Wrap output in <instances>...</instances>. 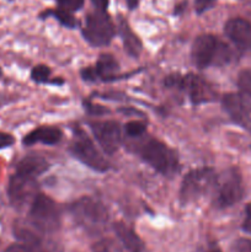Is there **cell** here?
I'll list each match as a JSON object with an SVG mask.
<instances>
[{
	"instance_id": "obj_19",
	"label": "cell",
	"mask_w": 251,
	"mask_h": 252,
	"mask_svg": "<svg viewBox=\"0 0 251 252\" xmlns=\"http://www.w3.org/2000/svg\"><path fill=\"white\" fill-rule=\"evenodd\" d=\"M48 16H53L54 19L58 20L63 26L68 27V29H74V27L78 25V21H76L75 17L71 15V12L66 11V10L61 9H54V10H47V11L42 12L41 17L44 19V17H48Z\"/></svg>"
},
{
	"instance_id": "obj_6",
	"label": "cell",
	"mask_w": 251,
	"mask_h": 252,
	"mask_svg": "<svg viewBox=\"0 0 251 252\" xmlns=\"http://www.w3.org/2000/svg\"><path fill=\"white\" fill-rule=\"evenodd\" d=\"M116 34V27L107 10L94 9L89 12L83 27V36L91 46H107Z\"/></svg>"
},
{
	"instance_id": "obj_13",
	"label": "cell",
	"mask_w": 251,
	"mask_h": 252,
	"mask_svg": "<svg viewBox=\"0 0 251 252\" xmlns=\"http://www.w3.org/2000/svg\"><path fill=\"white\" fill-rule=\"evenodd\" d=\"M120 65L111 54H102L93 68L81 70V76L86 81H113L120 79Z\"/></svg>"
},
{
	"instance_id": "obj_28",
	"label": "cell",
	"mask_w": 251,
	"mask_h": 252,
	"mask_svg": "<svg viewBox=\"0 0 251 252\" xmlns=\"http://www.w3.org/2000/svg\"><path fill=\"white\" fill-rule=\"evenodd\" d=\"M216 0H196L194 2V9H196L197 14H203L207 10L211 9L213 6Z\"/></svg>"
},
{
	"instance_id": "obj_22",
	"label": "cell",
	"mask_w": 251,
	"mask_h": 252,
	"mask_svg": "<svg viewBox=\"0 0 251 252\" xmlns=\"http://www.w3.org/2000/svg\"><path fill=\"white\" fill-rule=\"evenodd\" d=\"M238 86L244 96L251 98V69H244L239 73Z\"/></svg>"
},
{
	"instance_id": "obj_20",
	"label": "cell",
	"mask_w": 251,
	"mask_h": 252,
	"mask_svg": "<svg viewBox=\"0 0 251 252\" xmlns=\"http://www.w3.org/2000/svg\"><path fill=\"white\" fill-rule=\"evenodd\" d=\"M93 252H126V249L112 239H102L94 244Z\"/></svg>"
},
{
	"instance_id": "obj_15",
	"label": "cell",
	"mask_w": 251,
	"mask_h": 252,
	"mask_svg": "<svg viewBox=\"0 0 251 252\" xmlns=\"http://www.w3.org/2000/svg\"><path fill=\"white\" fill-rule=\"evenodd\" d=\"M113 230H115L116 236L118 238L120 243L122 244L123 248L127 252H145V245L142 239L137 235L132 228L126 225L125 223L113 224Z\"/></svg>"
},
{
	"instance_id": "obj_11",
	"label": "cell",
	"mask_w": 251,
	"mask_h": 252,
	"mask_svg": "<svg viewBox=\"0 0 251 252\" xmlns=\"http://www.w3.org/2000/svg\"><path fill=\"white\" fill-rule=\"evenodd\" d=\"M223 108L229 117L238 126L251 133V102L243 94H226L224 95Z\"/></svg>"
},
{
	"instance_id": "obj_4",
	"label": "cell",
	"mask_w": 251,
	"mask_h": 252,
	"mask_svg": "<svg viewBox=\"0 0 251 252\" xmlns=\"http://www.w3.org/2000/svg\"><path fill=\"white\" fill-rule=\"evenodd\" d=\"M213 189V202L218 208H228L238 203L244 194L240 171L235 167H230L220 175H217Z\"/></svg>"
},
{
	"instance_id": "obj_12",
	"label": "cell",
	"mask_w": 251,
	"mask_h": 252,
	"mask_svg": "<svg viewBox=\"0 0 251 252\" xmlns=\"http://www.w3.org/2000/svg\"><path fill=\"white\" fill-rule=\"evenodd\" d=\"M37 189V179L27 175L15 174L10 177L9 187H7V194L15 206H22L29 198H34Z\"/></svg>"
},
{
	"instance_id": "obj_9",
	"label": "cell",
	"mask_w": 251,
	"mask_h": 252,
	"mask_svg": "<svg viewBox=\"0 0 251 252\" xmlns=\"http://www.w3.org/2000/svg\"><path fill=\"white\" fill-rule=\"evenodd\" d=\"M165 85L167 88H175L185 91L188 95L189 100L194 105L209 102L213 100L214 93L211 85L204 79L198 75L187 74V75H171L165 79Z\"/></svg>"
},
{
	"instance_id": "obj_26",
	"label": "cell",
	"mask_w": 251,
	"mask_h": 252,
	"mask_svg": "<svg viewBox=\"0 0 251 252\" xmlns=\"http://www.w3.org/2000/svg\"><path fill=\"white\" fill-rule=\"evenodd\" d=\"M231 252H251V240L245 238L238 239L231 245Z\"/></svg>"
},
{
	"instance_id": "obj_35",
	"label": "cell",
	"mask_w": 251,
	"mask_h": 252,
	"mask_svg": "<svg viewBox=\"0 0 251 252\" xmlns=\"http://www.w3.org/2000/svg\"><path fill=\"white\" fill-rule=\"evenodd\" d=\"M0 105H1V102H0Z\"/></svg>"
},
{
	"instance_id": "obj_16",
	"label": "cell",
	"mask_w": 251,
	"mask_h": 252,
	"mask_svg": "<svg viewBox=\"0 0 251 252\" xmlns=\"http://www.w3.org/2000/svg\"><path fill=\"white\" fill-rule=\"evenodd\" d=\"M118 27V33H120L121 39H122L123 47H125V51L129 54L133 58H138L142 53L143 44L142 41L139 39V37L132 31L130 26L128 25V22L123 19L122 16L118 17L117 22Z\"/></svg>"
},
{
	"instance_id": "obj_2",
	"label": "cell",
	"mask_w": 251,
	"mask_h": 252,
	"mask_svg": "<svg viewBox=\"0 0 251 252\" xmlns=\"http://www.w3.org/2000/svg\"><path fill=\"white\" fill-rule=\"evenodd\" d=\"M192 62L199 69L212 64H225L230 61V49L213 34H201L194 39L191 51Z\"/></svg>"
},
{
	"instance_id": "obj_1",
	"label": "cell",
	"mask_w": 251,
	"mask_h": 252,
	"mask_svg": "<svg viewBox=\"0 0 251 252\" xmlns=\"http://www.w3.org/2000/svg\"><path fill=\"white\" fill-rule=\"evenodd\" d=\"M137 154L162 176L170 177L180 170V161L176 152L155 138H147L135 147Z\"/></svg>"
},
{
	"instance_id": "obj_25",
	"label": "cell",
	"mask_w": 251,
	"mask_h": 252,
	"mask_svg": "<svg viewBox=\"0 0 251 252\" xmlns=\"http://www.w3.org/2000/svg\"><path fill=\"white\" fill-rule=\"evenodd\" d=\"M84 108H85L86 112L91 116H101V115H105V113L110 112V110L103 106L97 105V103H93L90 100H84L83 102Z\"/></svg>"
},
{
	"instance_id": "obj_5",
	"label": "cell",
	"mask_w": 251,
	"mask_h": 252,
	"mask_svg": "<svg viewBox=\"0 0 251 252\" xmlns=\"http://www.w3.org/2000/svg\"><path fill=\"white\" fill-rule=\"evenodd\" d=\"M216 172L212 167H199L191 170L184 177L180 187V199L184 204L197 201L213 189Z\"/></svg>"
},
{
	"instance_id": "obj_34",
	"label": "cell",
	"mask_w": 251,
	"mask_h": 252,
	"mask_svg": "<svg viewBox=\"0 0 251 252\" xmlns=\"http://www.w3.org/2000/svg\"><path fill=\"white\" fill-rule=\"evenodd\" d=\"M1 76H2V70H1V68H0V79H1Z\"/></svg>"
},
{
	"instance_id": "obj_8",
	"label": "cell",
	"mask_w": 251,
	"mask_h": 252,
	"mask_svg": "<svg viewBox=\"0 0 251 252\" xmlns=\"http://www.w3.org/2000/svg\"><path fill=\"white\" fill-rule=\"evenodd\" d=\"M70 213L75 221L88 230H97L108 220L106 207L97 199L83 197L70 206Z\"/></svg>"
},
{
	"instance_id": "obj_29",
	"label": "cell",
	"mask_w": 251,
	"mask_h": 252,
	"mask_svg": "<svg viewBox=\"0 0 251 252\" xmlns=\"http://www.w3.org/2000/svg\"><path fill=\"white\" fill-rule=\"evenodd\" d=\"M15 138L12 137L9 133H2L0 132V149H5L11 145H14Z\"/></svg>"
},
{
	"instance_id": "obj_17",
	"label": "cell",
	"mask_w": 251,
	"mask_h": 252,
	"mask_svg": "<svg viewBox=\"0 0 251 252\" xmlns=\"http://www.w3.org/2000/svg\"><path fill=\"white\" fill-rule=\"evenodd\" d=\"M63 133L57 127H39L25 135V145H33L37 143H42L44 145H54L61 142Z\"/></svg>"
},
{
	"instance_id": "obj_3",
	"label": "cell",
	"mask_w": 251,
	"mask_h": 252,
	"mask_svg": "<svg viewBox=\"0 0 251 252\" xmlns=\"http://www.w3.org/2000/svg\"><path fill=\"white\" fill-rule=\"evenodd\" d=\"M29 220L41 233H56L61 228V211L58 204L46 194H36L30 207Z\"/></svg>"
},
{
	"instance_id": "obj_7",
	"label": "cell",
	"mask_w": 251,
	"mask_h": 252,
	"mask_svg": "<svg viewBox=\"0 0 251 252\" xmlns=\"http://www.w3.org/2000/svg\"><path fill=\"white\" fill-rule=\"evenodd\" d=\"M69 152L79 161L95 171L106 172L110 169V162L98 152L93 140L80 128H75L74 130V138L69 147Z\"/></svg>"
},
{
	"instance_id": "obj_23",
	"label": "cell",
	"mask_w": 251,
	"mask_h": 252,
	"mask_svg": "<svg viewBox=\"0 0 251 252\" xmlns=\"http://www.w3.org/2000/svg\"><path fill=\"white\" fill-rule=\"evenodd\" d=\"M145 130H147V125L144 122H140V121H132L125 126L126 134L132 138L142 137Z\"/></svg>"
},
{
	"instance_id": "obj_24",
	"label": "cell",
	"mask_w": 251,
	"mask_h": 252,
	"mask_svg": "<svg viewBox=\"0 0 251 252\" xmlns=\"http://www.w3.org/2000/svg\"><path fill=\"white\" fill-rule=\"evenodd\" d=\"M85 0H57V4L61 9L69 12H75L84 6Z\"/></svg>"
},
{
	"instance_id": "obj_32",
	"label": "cell",
	"mask_w": 251,
	"mask_h": 252,
	"mask_svg": "<svg viewBox=\"0 0 251 252\" xmlns=\"http://www.w3.org/2000/svg\"><path fill=\"white\" fill-rule=\"evenodd\" d=\"M126 2H127L128 7H129L130 10L135 9V7L138 6V0H125Z\"/></svg>"
},
{
	"instance_id": "obj_27",
	"label": "cell",
	"mask_w": 251,
	"mask_h": 252,
	"mask_svg": "<svg viewBox=\"0 0 251 252\" xmlns=\"http://www.w3.org/2000/svg\"><path fill=\"white\" fill-rule=\"evenodd\" d=\"M5 252H42L36 246L27 245V244H14V245L9 246Z\"/></svg>"
},
{
	"instance_id": "obj_18",
	"label": "cell",
	"mask_w": 251,
	"mask_h": 252,
	"mask_svg": "<svg viewBox=\"0 0 251 252\" xmlns=\"http://www.w3.org/2000/svg\"><path fill=\"white\" fill-rule=\"evenodd\" d=\"M48 169V161L39 155H27L24 159L20 160L16 165V172L34 177V179L41 176Z\"/></svg>"
},
{
	"instance_id": "obj_31",
	"label": "cell",
	"mask_w": 251,
	"mask_h": 252,
	"mask_svg": "<svg viewBox=\"0 0 251 252\" xmlns=\"http://www.w3.org/2000/svg\"><path fill=\"white\" fill-rule=\"evenodd\" d=\"M94 5V9L98 10H107L108 7V0H91Z\"/></svg>"
},
{
	"instance_id": "obj_21",
	"label": "cell",
	"mask_w": 251,
	"mask_h": 252,
	"mask_svg": "<svg viewBox=\"0 0 251 252\" xmlns=\"http://www.w3.org/2000/svg\"><path fill=\"white\" fill-rule=\"evenodd\" d=\"M51 69L49 66L44 65V64H39L36 65L31 71V79L37 84H47L52 83L51 80Z\"/></svg>"
},
{
	"instance_id": "obj_14",
	"label": "cell",
	"mask_w": 251,
	"mask_h": 252,
	"mask_svg": "<svg viewBox=\"0 0 251 252\" xmlns=\"http://www.w3.org/2000/svg\"><path fill=\"white\" fill-rule=\"evenodd\" d=\"M224 31L239 49L251 51V22L241 17H234L226 21Z\"/></svg>"
},
{
	"instance_id": "obj_10",
	"label": "cell",
	"mask_w": 251,
	"mask_h": 252,
	"mask_svg": "<svg viewBox=\"0 0 251 252\" xmlns=\"http://www.w3.org/2000/svg\"><path fill=\"white\" fill-rule=\"evenodd\" d=\"M90 128L96 142L101 149L108 155H112L120 149L122 144V132L118 122L116 121H101L91 122Z\"/></svg>"
},
{
	"instance_id": "obj_30",
	"label": "cell",
	"mask_w": 251,
	"mask_h": 252,
	"mask_svg": "<svg viewBox=\"0 0 251 252\" xmlns=\"http://www.w3.org/2000/svg\"><path fill=\"white\" fill-rule=\"evenodd\" d=\"M243 229L246 231V233L251 234V203L246 206L245 219H244Z\"/></svg>"
},
{
	"instance_id": "obj_33",
	"label": "cell",
	"mask_w": 251,
	"mask_h": 252,
	"mask_svg": "<svg viewBox=\"0 0 251 252\" xmlns=\"http://www.w3.org/2000/svg\"><path fill=\"white\" fill-rule=\"evenodd\" d=\"M207 252H221V251L219 250V249H212V250H209V251H207Z\"/></svg>"
}]
</instances>
